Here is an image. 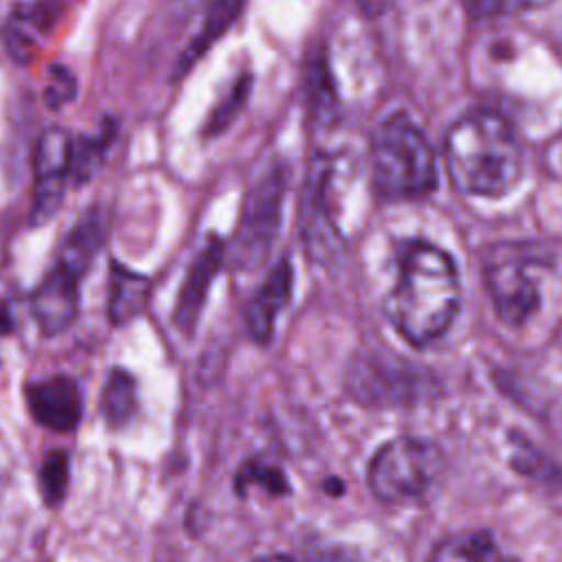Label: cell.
Segmentation results:
<instances>
[{"label":"cell","instance_id":"cell-1","mask_svg":"<svg viewBox=\"0 0 562 562\" xmlns=\"http://www.w3.org/2000/svg\"><path fill=\"white\" fill-rule=\"evenodd\" d=\"M397 281L384 299L393 329L411 345L441 338L461 305V279L454 259L435 244L413 239L397 255Z\"/></svg>","mask_w":562,"mask_h":562},{"label":"cell","instance_id":"cell-2","mask_svg":"<svg viewBox=\"0 0 562 562\" xmlns=\"http://www.w3.org/2000/svg\"><path fill=\"white\" fill-rule=\"evenodd\" d=\"M443 149L450 180L465 195H507L522 176L516 132L492 110H474L452 123Z\"/></svg>","mask_w":562,"mask_h":562},{"label":"cell","instance_id":"cell-3","mask_svg":"<svg viewBox=\"0 0 562 562\" xmlns=\"http://www.w3.org/2000/svg\"><path fill=\"white\" fill-rule=\"evenodd\" d=\"M373 182L382 198L415 200L437 187V165L422 130L406 114L384 119L371 140Z\"/></svg>","mask_w":562,"mask_h":562},{"label":"cell","instance_id":"cell-4","mask_svg":"<svg viewBox=\"0 0 562 562\" xmlns=\"http://www.w3.org/2000/svg\"><path fill=\"white\" fill-rule=\"evenodd\" d=\"M446 472L441 448L419 437L386 441L371 459L367 481L375 498L389 505L426 501Z\"/></svg>","mask_w":562,"mask_h":562},{"label":"cell","instance_id":"cell-5","mask_svg":"<svg viewBox=\"0 0 562 562\" xmlns=\"http://www.w3.org/2000/svg\"><path fill=\"white\" fill-rule=\"evenodd\" d=\"M542 257L533 244L522 241H496L483 250V281L505 325H522L538 310L540 294L531 270L542 266Z\"/></svg>","mask_w":562,"mask_h":562},{"label":"cell","instance_id":"cell-6","mask_svg":"<svg viewBox=\"0 0 562 562\" xmlns=\"http://www.w3.org/2000/svg\"><path fill=\"white\" fill-rule=\"evenodd\" d=\"M283 198V171L272 169L259 180L244 206V215L235 235V259L241 268H257L277 235Z\"/></svg>","mask_w":562,"mask_h":562},{"label":"cell","instance_id":"cell-7","mask_svg":"<svg viewBox=\"0 0 562 562\" xmlns=\"http://www.w3.org/2000/svg\"><path fill=\"white\" fill-rule=\"evenodd\" d=\"M329 184L331 167L329 160H316L305 180L303 202H301V235L307 255L321 263L329 266L340 255V233L329 206Z\"/></svg>","mask_w":562,"mask_h":562},{"label":"cell","instance_id":"cell-8","mask_svg":"<svg viewBox=\"0 0 562 562\" xmlns=\"http://www.w3.org/2000/svg\"><path fill=\"white\" fill-rule=\"evenodd\" d=\"M70 145L72 138L64 127H48L42 132L35 145V187H33V206L31 224L42 226L53 220L61 206L64 189L70 167Z\"/></svg>","mask_w":562,"mask_h":562},{"label":"cell","instance_id":"cell-9","mask_svg":"<svg viewBox=\"0 0 562 562\" xmlns=\"http://www.w3.org/2000/svg\"><path fill=\"white\" fill-rule=\"evenodd\" d=\"M26 402L33 419L55 432L77 428L83 411L81 391L68 375L46 378L26 389Z\"/></svg>","mask_w":562,"mask_h":562},{"label":"cell","instance_id":"cell-10","mask_svg":"<svg viewBox=\"0 0 562 562\" xmlns=\"http://www.w3.org/2000/svg\"><path fill=\"white\" fill-rule=\"evenodd\" d=\"M79 279L59 263L40 281L31 296V314L48 336L68 329L77 316Z\"/></svg>","mask_w":562,"mask_h":562},{"label":"cell","instance_id":"cell-11","mask_svg":"<svg viewBox=\"0 0 562 562\" xmlns=\"http://www.w3.org/2000/svg\"><path fill=\"white\" fill-rule=\"evenodd\" d=\"M222 259H224V244L217 237H211L206 246L198 252V257L191 261L173 307V325L182 334H193L206 301L209 285L215 279L222 266Z\"/></svg>","mask_w":562,"mask_h":562},{"label":"cell","instance_id":"cell-12","mask_svg":"<svg viewBox=\"0 0 562 562\" xmlns=\"http://www.w3.org/2000/svg\"><path fill=\"white\" fill-rule=\"evenodd\" d=\"M292 279H294V272H292L290 259H281L268 272V277L250 299L246 307V325L250 336L257 342L266 345L270 340L274 321L292 296Z\"/></svg>","mask_w":562,"mask_h":562},{"label":"cell","instance_id":"cell-13","mask_svg":"<svg viewBox=\"0 0 562 562\" xmlns=\"http://www.w3.org/2000/svg\"><path fill=\"white\" fill-rule=\"evenodd\" d=\"M103 237H105V220H103L101 211L88 209L77 220L72 231L66 235V239L59 248L57 263L61 268H66L70 274H75L77 279H81L83 272L90 268L92 259L97 257V252L103 244Z\"/></svg>","mask_w":562,"mask_h":562},{"label":"cell","instance_id":"cell-14","mask_svg":"<svg viewBox=\"0 0 562 562\" xmlns=\"http://www.w3.org/2000/svg\"><path fill=\"white\" fill-rule=\"evenodd\" d=\"M244 4H246V0H213L211 2L198 35L191 40V44L182 50V55L178 59V64L173 68V77L184 75L231 29V24L244 11Z\"/></svg>","mask_w":562,"mask_h":562},{"label":"cell","instance_id":"cell-15","mask_svg":"<svg viewBox=\"0 0 562 562\" xmlns=\"http://www.w3.org/2000/svg\"><path fill=\"white\" fill-rule=\"evenodd\" d=\"M149 299V279L112 261L108 314L114 325H125L143 314Z\"/></svg>","mask_w":562,"mask_h":562},{"label":"cell","instance_id":"cell-16","mask_svg":"<svg viewBox=\"0 0 562 562\" xmlns=\"http://www.w3.org/2000/svg\"><path fill=\"white\" fill-rule=\"evenodd\" d=\"M428 562H518L505 555L492 533L461 531L435 544Z\"/></svg>","mask_w":562,"mask_h":562},{"label":"cell","instance_id":"cell-17","mask_svg":"<svg viewBox=\"0 0 562 562\" xmlns=\"http://www.w3.org/2000/svg\"><path fill=\"white\" fill-rule=\"evenodd\" d=\"M44 18L48 15H42L40 7H20L11 13L4 26V42L15 61L26 64L40 48V42L48 31Z\"/></svg>","mask_w":562,"mask_h":562},{"label":"cell","instance_id":"cell-18","mask_svg":"<svg viewBox=\"0 0 562 562\" xmlns=\"http://www.w3.org/2000/svg\"><path fill=\"white\" fill-rule=\"evenodd\" d=\"M114 140V123L108 121L97 136H79L70 145V167L68 176L77 182L83 184L94 178V173L101 169L108 147Z\"/></svg>","mask_w":562,"mask_h":562},{"label":"cell","instance_id":"cell-19","mask_svg":"<svg viewBox=\"0 0 562 562\" xmlns=\"http://www.w3.org/2000/svg\"><path fill=\"white\" fill-rule=\"evenodd\" d=\"M101 411L112 428L125 426L136 411V382L123 369H112L101 395Z\"/></svg>","mask_w":562,"mask_h":562},{"label":"cell","instance_id":"cell-20","mask_svg":"<svg viewBox=\"0 0 562 562\" xmlns=\"http://www.w3.org/2000/svg\"><path fill=\"white\" fill-rule=\"evenodd\" d=\"M40 487L48 507H57L68 490V457L59 450L46 454L40 468Z\"/></svg>","mask_w":562,"mask_h":562},{"label":"cell","instance_id":"cell-21","mask_svg":"<svg viewBox=\"0 0 562 562\" xmlns=\"http://www.w3.org/2000/svg\"><path fill=\"white\" fill-rule=\"evenodd\" d=\"M250 92V75H241L231 90L226 92V97L215 105V110L211 112V116L206 119L204 125V134L206 136H215L222 130H226L231 125V121L237 116V112L241 110V105L246 103V97Z\"/></svg>","mask_w":562,"mask_h":562},{"label":"cell","instance_id":"cell-22","mask_svg":"<svg viewBox=\"0 0 562 562\" xmlns=\"http://www.w3.org/2000/svg\"><path fill=\"white\" fill-rule=\"evenodd\" d=\"M248 483H257L261 485L263 490H268L272 496H283L288 494V481L283 476V472L274 465H268V463H261V461H248L244 463L241 472L235 476V487L239 490V494L244 492V487Z\"/></svg>","mask_w":562,"mask_h":562},{"label":"cell","instance_id":"cell-23","mask_svg":"<svg viewBox=\"0 0 562 562\" xmlns=\"http://www.w3.org/2000/svg\"><path fill=\"white\" fill-rule=\"evenodd\" d=\"M549 0H465V9L474 18H507L544 7Z\"/></svg>","mask_w":562,"mask_h":562},{"label":"cell","instance_id":"cell-24","mask_svg":"<svg viewBox=\"0 0 562 562\" xmlns=\"http://www.w3.org/2000/svg\"><path fill=\"white\" fill-rule=\"evenodd\" d=\"M77 94V79L66 66H50L48 83L44 90V101L50 110L61 108L64 103L72 101Z\"/></svg>","mask_w":562,"mask_h":562},{"label":"cell","instance_id":"cell-25","mask_svg":"<svg viewBox=\"0 0 562 562\" xmlns=\"http://www.w3.org/2000/svg\"><path fill=\"white\" fill-rule=\"evenodd\" d=\"M327 64L312 61L310 64V94H312V103L314 108L327 116L329 110H334V90H331V81H329V72H327Z\"/></svg>","mask_w":562,"mask_h":562},{"label":"cell","instance_id":"cell-26","mask_svg":"<svg viewBox=\"0 0 562 562\" xmlns=\"http://www.w3.org/2000/svg\"><path fill=\"white\" fill-rule=\"evenodd\" d=\"M13 327V318L11 312L7 307V303H0V334H9Z\"/></svg>","mask_w":562,"mask_h":562},{"label":"cell","instance_id":"cell-27","mask_svg":"<svg viewBox=\"0 0 562 562\" xmlns=\"http://www.w3.org/2000/svg\"><path fill=\"white\" fill-rule=\"evenodd\" d=\"M255 562H296V560H292L288 555H281V553H272V555H261Z\"/></svg>","mask_w":562,"mask_h":562},{"label":"cell","instance_id":"cell-28","mask_svg":"<svg viewBox=\"0 0 562 562\" xmlns=\"http://www.w3.org/2000/svg\"><path fill=\"white\" fill-rule=\"evenodd\" d=\"M367 11H380L386 0H358Z\"/></svg>","mask_w":562,"mask_h":562}]
</instances>
